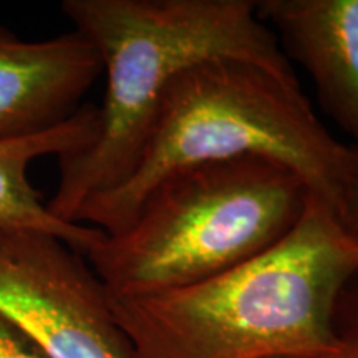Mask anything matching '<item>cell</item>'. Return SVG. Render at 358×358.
Returning a JSON list of instances; mask_svg holds the SVG:
<instances>
[{"mask_svg":"<svg viewBox=\"0 0 358 358\" xmlns=\"http://www.w3.org/2000/svg\"><path fill=\"white\" fill-rule=\"evenodd\" d=\"M358 275V236L308 192L297 224L239 266L185 287L111 297L133 358H320Z\"/></svg>","mask_w":358,"mask_h":358,"instance_id":"1","label":"cell"},{"mask_svg":"<svg viewBox=\"0 0 358 358\" xmlns=\"http://www.w3.org/2000/svg\"><path fill=\"white\" fill-rule=\"evenodd\" d=\"M60 8L96 48L106 73L95 140L58 159L47 208L65 222H75L85 201L131 176L163 98L185 70L237 58L295 77L254 0H65Z\"/></svg>","mask_w":358,"mask_h":358,"instance_id":"2","label":"cell"},{"mask_svg":"<svg viewBox=\"0 0 358 358\" xmlns=\"http://www.w3.org/2000/svg\"><path fill=\"white\" fill-rule=\"evenodd\" d=\"M249 156L292 169L347 226L358 153L322 124L297 77L237 58L201 62L174 80L131 176L85 201L75 222L118 234L168 174Z\"/></svg>","mask_w":358,"mask_h":358,"instance_id":"3","label":"cell"},{"mask_svg":"<svg viewBox=\"0 0 358 358\" xmlns=\"http://www.w3.org/2000/svg\"><path fill=\"white\" fill-rule=\"evenodd\" d=\"M308 189L277 161H211L161 179L118 234L87 261L111 297H140L221 274L279 243Z\"/></svg>","mask_w":358,"mask_h":358,"instance_id":"4","label":"cell"},{"mask_svg":"<svg viewBox=\"0 0 358 358\" xmlns=\"http://www.w3.org/2000/svg\"><path fill=\"white\" fill-rule=\"evenodd\" d=\"M0 313L50 358H133L100 277L53 236L0 229Z\"/></svg>","mask_w":358,"mask_h":358,"instance_id":"5","label":"cell"},{"mask_svg":"<svg viewBox=\"0 0 358 358\" xmlns=\"http://www.w3.org/2000/svg\"><path fill=\"white\" fill-rule=\"evenodd\" d=\"M100 73L96 48L75 30L25 42L0 25V141L64 123Z\"/></svg>","mask_w":358,"mask_h":358,"instance_id":"6","label":"cell"},{"mask_svg":"<svg viewBox=\"0 0 358 358\" xmlns=\"http://www.w3.org/2000/svg\"><path fill=\"white\" fill-rule=\"evenodd\" d=\"M257 13L358 153V0H261Z\"/></svg>","mask_w":358,"mask_h":358,"instance_id":"7","label":"cell"},{"mask_svg":"<svg viewBox=\"0 0 358 358\" xmlns=\"http://www.w3.org/2000/svg\"><path fill=\"white\" fill-rule=\"evenodd\" d=\"M96 131L98 106L82 105L69 120L47 131L0 141V229L53 236L85 257L105 239V232L96 227L53 216L29 178L32 161L77 155L92 145Z\"/></svg>","mask_w":358,"mask_h":358,"instance_id":"8","label":"cell"},{"mask_svg":"<svg viewBox=\"0 0 358 358\" xmlns=\"http://www.w3.org/2000/svg\"><path fill=\"white\" fill-rule=\"evenodd\" d=\"M0 358H50L32 338L0 313Z\"/></svg>","mask_w":358,"mask_h":358,"instance_id":"9","label":"cell"},{"mask_svg":"<svg viewBox=\"0 0 358 358\" xmlns=\"http://www.w3.org/2000/svg\"><path fill=\"white\" fill-rule=\"evenodd\" d=\"M320 358H358V334L352 330L342 334L337 345Z\"/></svg>","mask_w":358,"mask_h":358,"instance_id":"10","label":"cell"},{"mask_svg":"<svg viewBox=\"0 0 358 358\" xmlns=\"http://www.w3.org/2000/svg\"><path fill=\"white\" fill-rule=\"evenodd\" d=\"M347 227L353 234L358 236V179L353 187V194L350 201V208H348V217H347Z\"/></svg>","mask_w":358,"mask_h":358,"instance_id":"11","label":"cell"},{"mask_svg":"<svg viewBox=\"0 0 358 358\" xmlns=\"http://www.w3.org/2000/svg\"><path fill=\"white\" fill-rule=\"evenodd\" d=\"M352 332H355V334H358V315H357L355 325H353V327H352Z\"/></svg>","mask_w":358,"mask_h":358,"instance_id":"12","label":"cell"}]
</instances>
